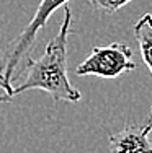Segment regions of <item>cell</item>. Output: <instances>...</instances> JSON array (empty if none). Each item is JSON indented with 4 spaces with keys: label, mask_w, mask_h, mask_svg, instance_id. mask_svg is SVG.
<instances>
[{
    "label": "cell",
    "mask_w": 152,
    "mask_h": 153,
    "mask_svg": "<svg viewBox=\"0 0 152 153\" xmlns=\"http://www.w3.org/2000/svg\"><path fill=\"white\" fill-rule=\"evenodd\" d=\"M64 8V21L57 31L56 38L46 46V51L39 59L26 57L23 82L13 85L8 93L0 96V103H7L12 98L25 93L28 90H41L51 94L54 103H77L82 93L69 80L67 74V41L72 30V12L67 7Z\"/></svg>",
    "instance_id": "obj_1"
},
{
    "label": "cell",
    "mask_w": 152,
    "mask_h": 153,
    "mask_svg": "<svg viewBox=\"0 0 152 153\" xmlns=\"http://www.w3.org/2000/svg\"><path fill=\"white\" fill-rule=\"evenodd\" d=\"M134 36L141 49V57H142L146 67L149 68L152 75V15L146 13L137 20L134 25ZM151 121H152V109H151Z\"/></svg>",
    "instance_id": "obj_5"
},
{
    "label": "cell",
    "mask_w": 152,
    "mask_h": 153,
    "mask_svg": "<svg viewBox=\"0 0 152 153\" xmlns=\"http://www.w3.org/2000/svg\"><path fill=\"white\" fill-rule=\"evenodd\" d=\"M133 51L121 42L95 46L90 56L77 67V75H95L100 78H118L121 74L136 70Z\"/></svg>",
    "instance_id": "obj_3"
},
{
    "label": "cell",
    "mask_w": 152,
    "mask_h": 153,
    "mask_svg": "<svg viewBox=\"0 0 152 153\" xmlns=\"http://www.w3.org/2000/svg\"><path fill=\"white\" fill-rule=\"evenodd\" d=\"M67 2H70V0H41L31 21L8 44L0 59V88L3 90V93H8L12 90L13 76L18 68L23 65V59L28 57L26 54L38 38V33L46 26L51 15L57 8L64 7Z\"/></svg>",
    "instance_id": "obj_2"
},
{
    "label": "cell",
    "mask_w": 152,
    "mask_h": 153,
    "mask_svg": "<svg viewBox=\"0 0 152 153\" xmlns=\"http://www.w3.org/2000/svg\"><path fill=\"white\" fill-rule=\"evenodd\" d=\"M152 121L129 124L108 137L110 153H152Z\"/></svg>",
    "instance_id": "obj_4"
},
{
    "label": "cell",
    "mask_w": 152,
    "mask_h": 153,
    "mask_svg": "<svg viewBox=\"0 0 152 153\" xmlns=\"http://www.w3.org/2000/svg\"><path fill=\"white\" fill-rule=\"evenodd\" d=\"M87 2L92 5L95 12L101 13V15H113L121 7L128 5L133 0H87Z\"/></svg>",
    "instance_id": "obj_6"
}]
</instances>
